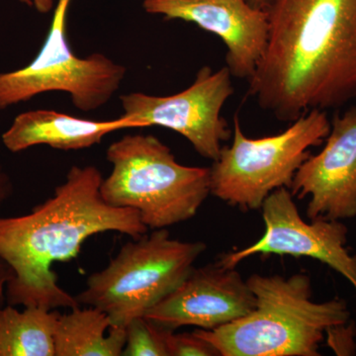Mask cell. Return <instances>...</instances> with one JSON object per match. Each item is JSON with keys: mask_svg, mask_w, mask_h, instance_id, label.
Instances as JSON below:
<instances>
[{"mask_svg": "<svg viewBox=\"0 0 356 356\" xmlns=\"http://www.w3.org/2000/svg\"><path fill=\"white\" fill-rule=\"evenodd\" d=\"M264 57L248 95L277 120L356 98V0H270Z\"/></svg>", "mask_w": 356, "mask_h": 356, "instance_id": "cell-1", "label": "cell"}, {"mask_svg": "<svg viewBox=\"0 0 356 356\" xmlns=\"http://www.w3.org/2000/svg\"><path fill=\"white\" fill-rule=\"evenodd\" d=\"M102 180L96 166H72L54 195L29 214L0 217V259L13 271L6 304L47 310L81 307L58 285L51 266L76 259L84 242L98 234L138 238L149 232L137 211L105 202Z\"/></svg>", "mask_w": 356, "mask_h": 356, "instance_id": "cell-2", "label": "cell"}, {"mask_svg": "<svg viewBox=\"0 0 356 356\" xmlns=\"http://www.w3.org/2000/svg\"><path fill=\"white\" fill-rule=\"evenodd\" d=\"M247 282L257 299L254 310L218 329L194 331L220 356H318L327 332L350 321L344 300H312L308 274L254 273Z\"/></svg>", "mask_w": 356, "mask_h": 356, "instance_id": "cell-3", "label": "cell"}, {"mask_svg": "<svg viewBox=\"0 0 356 356\" xmlns=\"http://www.w3.org/2000/svg\"><path fill=\"white\" fill-rule=\"evenodd\" d=\"M106 158L113 168L103 178L102 198L137 211L149 229L191 220L211 194L210 168L181 165L153 135L124 136L110 145Z\"/></svg>", "mask_w": 356, "mask_h": 356, "instance_id": "cell-4", "label": "cell"}, {"mask_svg": "<svg viewBox=\"0 0 356 356\" xmlns=\"http://www.w3.org/2000/svg\"><path fill=\"white\" fill-rule=\"evenodd\" d=\"M206 248L202 242L175 240L166 229L147 232L125 243L74 297L79 305L106 313L114 327H126L175 291Z\"/></svg>", "mask_w": 356, "mask_h": 356, "instance_id": "cell-5", "label": "cell"}, {"mask_svg": "<svg viewBox=\"0 0 356 356\" xmlns=\"http://www.w3.org/2000/svg\"><path fill=\"white\" fill-rule=\"evenodd\" d=\"M331 130L324 110L313 109L277 135L250 139L234 116L233 143L210 168L211 194L241 210L261 209L277 189H289L300 166Z\"/></svg>", "mask_w": 356, "mask_h": 356, "instance_id": "cell-6", "label": "cell"}, {"mask_svg": "<svg viewBox=\"0 0 356 356\" xmlns=\"http://www.w3.org/2000/svg\"><path fill=\"white\" fill-rule=\"evenodd\" d=\"M72 0H57L43 47L27 67L0 74V110L36 95L60 91L83 112L104 106L120 88L127 69L103 54L74 55L67 38V13Z\"/></svg>", "mask_w": 356, "mask_h": 356, "instance_id": "cell-7", "label": "cell"}, {"mask_svg": "<svg viewBox=\"0 0 356 356\" xmlns=\"http://www.w3.org/2000/svg\"><path fill=\"white\" fill-rule=\"evenodd\" d=\"M234 92L228 67L214 72L204 65L193 83L177 95L132 92L121 95L123 114L120 117L135 129L159 126L175 131L188 140L201 156L215 161L221 154L222 142L231 135L222 109Z\"/></svg>", "mask_w": 356, "mask_h": 356, "instance_id": "cell-8", "label": "cell"}, {"mask_svg": "<svg viewBox=\"0 0 356 356\" xmlns=\"http://www.w3.org/2000/svg\"><path fill=\"white\" fill-rule=\"evenodd\" d=\"M293 198L291 191L285 187L273 191L261 206L264 236L250 247L222 255L218 262L236 268L255 254L311 257L344 276L356 292V255L346 248L348 228L339 220L307 222Z\"/></svg>", "mask_w": 356, "mask_h": 356, "instance_id": "cell-9", "label": "cell"}, {"mask_svg": "<svg viewBox=\"0 0 356 356\" xmlns=\"http://www.w3.org/2000/svg\"><path fill=\"white\" fill-rule=\"evenodd\" d=\"M289 191L294 197L310 198V221L356 217V105L334 115L325 147L302 163Z\"/></svg>", "mask_w": 356, "mask_h": 356, "instance_id": "cell-10", "label": "cell"}, {"mask_svg": "<svg viewBox=\"0 0 356 356\" xmlns=\"http://www.w3.org/2000/svg\"><path fill=\"white\" fill-rule=\"evenodd\" d=\"M147 13L165 20L193 23L226 44V67L232 76L250 79L264 57L268 15L248 0H144Z\"/></svg>", "mask_w": 356, "mask_h": 356, "instance_id": "cell-11", "label": "cell"}, {"mask_svg": "<svg viewBox=\"0 0 356 356\" xmlns=\"http://www.w3.org/2000/svg\"><path fill=\"white\" fill-rule=\"evenodd\" d=\"M255 305L247 280L236 268L217 261L194 267L175 291L145 316L170 331L184 325L211 331L245 317Z\"/></svg>", "mask_w": 356, "mask_h": 356, "instance_id": "cell-12", "label": "cell"}, {"mask_svg": "<svg viewBox=\"0 0 356 356\" xmlns=\"http://www.w3.org/2000/svg\"><path fill=\"white\" fill-rule=\"evenodd\" d=\"M124 129L135 127L121 117L95 121L54 110H32L14 119L13 125L2 135V143L13 153L40 145L62 151H77L100 144L105 136Z\"/></svg>", "mask_w": 356, "mask_h": 356, "instance_id": "cell-13", "label": "cell"}, {"mask_svg": "<svg viewBox=\"0 0 356 356\" xmlns=\"http://www.w3.org/2000/svg\"><path fill=\"white\" fill-rule=\"evenodd\" d=\"M126 337V327H114L104 312L77 307L58 316L55 356H122Z\"/></svg>", "mask_w": 356, "mask_h": 356, "instance_id": "cell-14", "label": "cell"}, {"mask_svg": "<svg viewBox=\"0 0 356 356\" xmlns=\"http://www.w3.org/2000/svg\"><path fill=\"white\" fill-rule=\"evenodd\" d=\"M58 316L40 307L0 308V356H55Z\"/></svg>", "mask_w": 356, "mask_h": 356, "instance_id": "cell-15", "label": "cell"}, {"mask_svg": "<svg viewBox=\"0 0 356 356\" xmlns=\"http://www.w3.org/2000/svg\"><path fill=\"white\" fill-rule=\"evenodd\" d=\"M172 332L146 316L135 318L126 327L127 337L122 356H170L168 339Z\"/></svg>", "mask_w": 356, "mask_h": 356, "instance_id": "cell-16", "label": "cell"}, {"mask_svg": "<svg viewBox=\"0 0 356 356\" xmlns=\"http://www.w3.org/2000/svg\"><path fill=\"white\" fill-rule=\"evenodd\" d=\"M170 356H220L216 348L195 332L175 334L170 332L168 339Z\"/></svg>", "mask_w": 356, "mask_h": 356, "instance_id": "cell-17", "label": "cell"}, {"mask_svg": "<svg viewBox=\"0 0 356 356\" xmlns=\"http://www.w3.org/2000/svg\"><path fill=\"white\" fill-rule=\"evenodd\" d=\"M13 184L0 161V209L13 196ZM13 278V271L3 259H0V308L6 305V287Z\"/></svg>", "mask_w": 356, "mask_h": 356, "instance_id": "cell-18", "label": "cell"}, {"mask_svg": "<svg viewBox=\"0 0 356 356\" xmlns=\"http://www.w3.org/2000/svg\"><path fill=\"white\" fill-rule=\"evenodd\" d=\"M346 325H337L331 327L327 332V343L332 350L336 351L337 355H351L350 351H355V341L350 327Z\"/></svg>", "mask_w": 356, "mask_h": 356, "instance_id": "cell-19", "label": "cell"}, {"mask_svg": "<svg viewBox=\"0 0 356 356\" xmlns=\"http://www.w3.org/2000/svg\"><path fill=\"white\" fill-rule=\"evenodd\" d=\"M19 1L27 6L35 7V9L42 14L50 13L55 7L54 0H19Z\"/></svg>", "mask_w": 356, "mask_h": 356, "instance_id": "cell-20", "label": "cell"}, {"mask_svg": "<svg viewBox=\"0 0 356 356\" xmlns=\"http://www.w3.org/2000/svg\"><path fill=\"white\" fill-rule=\"evenodd\" d=\"M248 1L250 6L255 7V8L266 9L270 0H248Z\"/></svg>", "mask_w": 356, "mask_h": 356, "instance_id": "cell-21", "label": "cell"}]
</instances>
